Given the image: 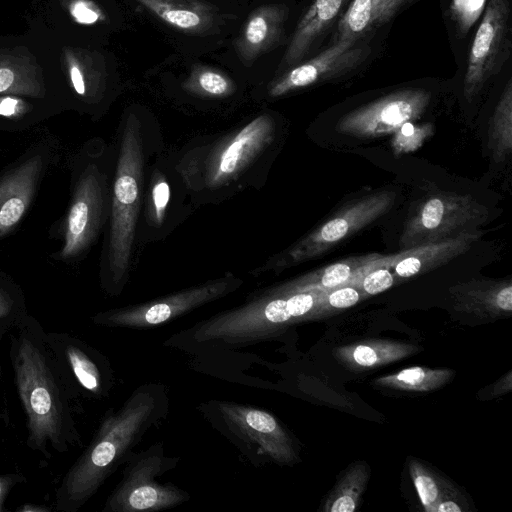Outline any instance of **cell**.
Here are the masks:
<instances>
[{"label": "cell", "instance_id": "cell-1", "mask_svg": "<svg viewBox=\"0 0 512 512\" xmlns=\"http://www.w3.org/2000/svg\"><path fill=\"white\" fill-rule=\"evenodd\" d=\"M46 331L33 316L10 332L9 356L17 395L26 416L27 446L44 457L80 442L74 420L77 399L55 359Z\"/></svg>", "mask_w": 512, "mask_h": 512}, {"label": "cell", "instance_id": "cell-2", "mask_svg": "<svg viewBox=\"0 0 512 512\" xmlns=\"http://www.w3.org/2000/svg\"><path fill=\"white\" fill-rule=\"evenodd\" d=\"M185 57L227 47L249 6L248 0H127Z\"/></svg>", "mask_w": 512, "mask_h": 512}, {"label": "cell", "instance_id": "cell-3", "mask_svg": "<svg viewBox=\"0 0 512 512\" xmlns=\"http://www.w3.org/2000/svg\"><path fill=\"white\" fill-rule=\"evenodd\" d=\"M143 156L141 124L130 114L123 128L117 161L107 247V269L116 283L125 276L132 255L141 205Z\"/></svg>", "mask_w": 512, "mask_h": 512}, {"label": "cell", "instance_id": "cell-4", "mask_svg": "<svg viewBox=\"0 0 512 512\" xmlns=\"http://www.w3.org/2000/svg\"><path fill=\"white\" fill-rule=\"evenodd\" d=\"M488 214V208L470 195L451 192L430 195L407 220L399 245L407 250L478 231Z\"/></svg>", "mask_w": 512, "mask_h": 512}, {"label": "cell", "instance_id": "cell-5", "mask_svg": "<svg viewBox=\"0 0 512 512\" xmlns=\"http://www.w3.org/2000/svg\"><path fill=\"white\" fill-rule=\"evenodd\" d=\"M395 197L392 191H380L349 203L269 264L284 268L322 255L385 214Z\"/></svg>", "mask_w": 512, "mask_h": 512}, {"label": "cell", "instance_id": "cell-6", "mask_svg": "<svg viewBox=\"0 0 512 512\" xmlns=\"http://www.w3.org/2000/svg\"><path fill=\"white\" fill-rule=\"evenodd\" d=\"M510 8L507 0H489L468 55L464 93L474 98L495 76L511 47Z\"/></svg>", "mask_w": 512, "mask_h": 512}, {"label": "cell", "instance_id": "cell-7", "mask_svg": "<svg viewBox=\"0 0 512 512\" xmlns=\"http://www.w3.org/2000/svg\"><path fill=\"white\" fill-rule=\"evenodd\" d=\"M289 17L290 7L281 0H255L249 5L227 45L238 67L252 68L279 46L287 44Z\"/></svg>", "mask_w": 512, "mask_h": 512}, {"label": "cell", "instance_id": "cell-8", "mask_svg": "<svg viewBox=\"0 0 512 512\" xmlns=\"http://www.w3.org/2000/svg\"><path fill=\"white\" fill-rule=\"evenodd\" d=\"M280 293V297L252 303L216 319L207 330L213 336H234L314 317L320 290Z\"/></svg>", "mask_w": 512, "mask_h": 512}, {"label": "cell", "instance_id": "cell-9", "mask_svg": "<svg viewBox=\"0 0 512 512\" xmlns=\"http://www.w3.org/2000/svg\"><path fill=\"white\" fill-rule=\"evenodd\" d=\"M359 39H335L318 55L274 75L267 85L268 96L281 97L356 68L368 56V48Z\"/></svg>", "mask_w": 512, "mask_h": 512}, {"label": "cell", "instance_id": "cell-10", "mask_svg": "<svg viewBox=\"0 0 512 512\" xmlns=\"http://www.w3.org/2000/svg\"><path fill=\"white\" fill-rule=\"evenodd\" d=\"M107 202L104 176L89 166L80 177L65 220L61 258L68 260L85 251L97 236Z\"/></svg>", "mask_w": 512, "mask_h": 512}, {"label": "cell", "instance_id": "cell-11", "mask_svg": "<svg viewBox=\"0 0 512 512\" xmlns=\"http://www.w3.org/2000/svg\"><path fill=\"white\" fill-rule=\"evenodd\" d=\"M421 89L397 91L362 106L340 119L337 128L358 137H376L419 117L430 102Z\"/></svg>", "mask_w": 512, "mask_h": 512}, {"label": "cell", "instance_id": "cell-12", "mask_svg": "<svg viewBox=\"0 0 512 512\" xmlns=\"http://www.w3.org/2000/svg\"><path fill=\"white\" fill-rule=\"evenodd\" d=\"M273 128L272 118L263 114L215 147L206 157L205 182L214 188L236 179L271 142Z\"/></svg>", "mask_w": 512, "mask_h": 512}, {"label": "cell", "instance_id": "cell-13", "mask_svg": "<svg viewBox=\"0 0 512 512\" xmlns=\"http://www.w3.org/2000/svg\"><path fill=\"white\" fill-rule=\"evenodd\" d=\"M45 337L77 398L104 392L103 362L88 344L67 332H46Z\"/></svg>", "mask_w": 512, "mask_h": 512}, {"label": "cell", "instance_id": "cell-14", "mask_svg": "<svg viewBox=\"0 0 512 512\" xmlns=\"http://www.w3.org/2000/svg\"><path fill=\"white\" fill-rule=\"evenodd\" d=\"M230 282L215 281L167 297L163 300L132 309L102 312L94 316L93 322L104 326L155 325L210 301L228 290Z\"/></svg>", "mask_w": 512, "mask_h": 512}, {"label": "cell", "instance_id": "cell-15", "mask_svg": "<svg viewBox=\"0 0 512 512\" xmlns=\"http://www.w3.org/2000/svg\"><path fill=\"white\" fill-rule=\"evenodd\" d=\"M482 231L467 233L452 239L402 250L391 256L374 258L376 265L394 270V277L410 278L444 265L465 253L482 236Z\"/></svg>", "mask_w": 512, "mask_h": 512}, {"label": "cell", "instance_id": "cell-16", "mask_svg": "<svg viewBox=\"0 0 512 512\" xmlns=\"http://www.w3.org/2000/svg\"><path fill=\"white\" fill-rule=\"evenodd\" d=\"M43 169V156L34 154L0 179V238L23 218L35 195Z\"/></svg>", "mask_w": 512, "mask_h": 512}, {"label": "cell", "instance_id": "cell-17", "mask_svg": "<svg viewBox=\"0 0 512 512\" xmlns=\"http://www.w3.org/2000/svg\"><path fill=\"white\" fill-rule=\"evenodd\" d=\"M348 0H314L293 29L275 74L307 59L312 49L332 26Z\"/></svg>", "mask_w": 512, "mask_h": 512}, {"label": "cell", "instance_id": "cell-18", "mask_svg": "<svg viewBox=\"0 0 512 512\" xmlns=\"http://www.w3.org/2000/svg\"><path fill=\"white\" fill-rule=\"evenodd\" d=\"M454 309L483 320H497L512 313V282L471 280L450 289Z\"/></svg>", "mask_w": 512, "mask_h": 512}, {"label": "cell", "instance_id": "cell-19", "mask_svg": "<svg viewBox=\"0 0 512 512\" xmlns=\"http://www.w3.org/2000/svg\"><path fill=\"white\" fill-rule=\"evenodd\" d=\"M420 348L404 341L370 339L334 349L335 358L354 371L376 369L416 354Z\"/></svg>", "mask_w": 512, "mask_h": 512}, {"label": "cell", "instance_id": "cell-20", "mask_svg": "<svg viewBox=\"0 0 512 512\" xmlns=\"http://www.w3.org/2000/svg\"><path fill=\"white\" fill-rule=\"evenodd\" d=\"M409 0H352L338 21L336 39L360 38L387 21Z\"/></svg>", "mask_w": 512, "mask_h": 512}, {"label": "cell", "instance_id": "cell-21", "mask_svg": "<svg viewBox=\"0 0 512 512\" xmlns=\"http://www.w3.org/2000/svg\"><path fill=\"white\" fill-rule=\"evenodd\" d=\"M371 257L372 255H368L366 257L352 258L331 264L287 284L283 288H280V292L324 291L347 285L360 274L363 265Z\"/></svg>", "mask_w": 512, "mask_h": 512}, {"label": "cell", "instance_id": "cell-22", "mask_svg": "<svg viewBox=\"0 0 512 512\" xmlns=\"http://www.w3.org/2000/svg\"><path fill=\"white\" fill-rule=\"evenodd\" d=\"M188 68L181 82V87L188 93L209 98H224L237 90L235 80L216 66L194 61Z\"/></svg>", "mask_w": 512, "mask_h": 512}, {"label": "cell", "instance_id": "cell-23", "mask_svg": "<svg viewBox=\"0 0 512 512\" xmlns=\"http://www.w3.org/2000/svg\"><path fill=\"white\" fill-rule=\"evenodd\" d=\"M454 372L448 368L409 367L396 373L381 376L376 386L410 392H431L446 385Z\"/></svg>", "mask_w": 512, "mask_h": 512}, {"label": "cell", "instance_id": "cell-24", "mask_svg": "<svg viewBox=\"0 0 512 512\" xmlns=\"http://www.w3.org/2000/svg\"><path fill=\"white\" fill-rule=\"evenodd\" d=\"M370 477L369 465L364 461L350 465L334 489L329 493L325 503V512H354L366 489Z\"/></svg>", "mask_w": 512, "mask_h": 512}, {"label": "cell", "instance_id": "cell-25", "mask_svg": "<svg viewBox=\"0 0 512 512\" xmlns=\"http://www.w3.org/2000/svg\"><path fill=\"white\" fill-rule=\"evenodd\" d=\"M489 147L494 160L504 161L512 150V82L509 80L495 107L489 129Z\"/></svg>", "mask_w": 512, "mask_h": 512}, {"label": "cell", "instance_id": "cell-26", "mask_svg": "<svg viewBox=\"0 0 512 512\" xmlns=\"http://www.w3.org/2000/svg\"><path fill=\"white\" fill-rule=\"evenodd\" d=\"M409 474L420 502L427 512H435L439 502L457 496V492L446 481L416 459L409 462Z\"/></svg>", "mask_w": 512, "mask_h": 512}, {"label": "cell", "instance_id": "cell-27", "mask_svg": "<svg viewBox=\"0 0 512 512\" xmlns=\"http://www.w3.org/2000/svg\"><path fill=\"white\" fill-rule=\"evenodd\" d=\"M27 314L22 292L14 284L0 279V345L3 338L10 334Z\"/></svg>", "mask_w": 512, "mask_h": 512}, {"label": "cell", "instance_id": "cell-28", "mask_svg": "<svg viewBox=\"0 0 512 512\" xmlns=\"http://www.w3.org/2000/svg\"><path fill=\"white\" fill-rule=\"evenodd\" d=\"M376 256L372 255L363 265L361 273L347 284L359 289L364 296L384 292L395 282V277L389 268L374 263Z\"/></svg>", "mask_w": 512, "mask_h": 512}, {"label": "cell", "instance_id": "cell-29", "mask_svg": "<svg viewBox=\"0 0 512 512\" xmlns=\"http://www.w3.org/2000/svg\"><path fill=\"white\" fill-rule=\"evenodd\" d=\"M364 295L352 285L320 290L314 317L354 306Z\"/></svg>", "mask_w": 512, "mask_h": 512}, {"label": "cell", "instance_id": "cell-30", "mask_svg": "<svg viewBox=\"0 0 512 512\" xmlns=\"http://www.w3.org/2000/svg\"><path fill=\"white\" fill-rule=\"evenodd\" d=\"M486 0H452L450 13L460 33L466 34L475 24L483 9Z\"/></svg>", "mask_w": 512, "mask_h": 512}, {"label": "cell", "instance_id": "cell-31", "mask_svg": "<svg viewBox=\"0 0 512 512\" xmlns=\"http://www.w3.org/2000/svg\"><path fill=\"white\" fill-rule=\"evenodd\" d=\"M14 92L28 95L39 94V87L18 75L13 68L0 66V93Z\"/></svg>", "mask_w": 512, "mask_h": 512}, {"label": "cell", "instance_id": "cell-32", "mask_svg": "<svg viewBox=\"0 0 512 512\" xmlns=\"http://www.w3.org/2000/svg\"><path fill=\"white\" fill-rule=\"evenodd\" d=\"M159 501L158 491L151 486H141L132 491L129 496V505L136 510L153 507Z\"/></svg>", "mask_w": 512, "mask_h": 512}, {"label": "cell", "instance_id": "cell-33", "mask_svg": "<svg viewBox=\"0 0 512 512\" xmlns=\"http://www.w3.org/2000/svg\"><path fill=\"white\" fill-rule=\"evenodd\" d=\"M152 200L155 216L158 221H162L169 200V186L166 181L160 180L155 183L152 190Z\"/></svg>", "mask_w": 512, "mask_h": 512}, {"label": "cell", "instance_id": "cell-34", "mask_svg": "<svg viewBox=\"0 0 512 512\" xmlns=\"http://www.w3.org/2000/svg\"><path fill=\"white\" fill-rule=\"evenodd\" d=\"M26 481L20 472L0 473V512L5 511L4 504L11 490Z\"/></svg>", "mask_w": 512, "mask_h": 512}, {"label": "cell", "instance_id": "cell-35", "mask_svg": "<svg viewBox=\"0 0 512 512\" xmlns=\"http://www.w3.org/2000/svg\"><path fill=\"white\" fill-rule=\"evenodd\" d=\"M72 13L78 22L85 24L95 23L100 17V13L97 9L81 1L74 5Z\"/></svg>", "mask_w": 512, "mask_h": 512}, {"label": "cell", "instance_id": "cell-36", "mask_svg": "<svg viewBox=\"0 0 512 512\" xmlns=\"http://www.w3.org/2000/svg\"><path fill=\"white\" fill-rule=\"evenodd\" d=\"M70 77H71V81L73 83L75 91L79 95H85L86 86H85V81H84V77H83L81 69L75 65L71 66Z\"/></svg>", "mask_w": 512, "mask_h": 512}, {"label": "cell", "instance_id": "cell-37", "mask_svg": "<svg viewBox=\"0 0 512 512\" xmlns=\"http://www.w3.org/2000/svg\"><path fill=\"white\" fill-rule=\"evenodd\" d=\"M464 507L456 498L444 499L436 507L435 512H462Z\"/></svg>", "mask_w": 512, "mask_h": 512}, {"label": "cell", "instance_id": "cell-38", "mask_svg": "<svg viewBox=\"0 0 512 512\" xmlns=\"http://www.w3.org/2000/svg\"><path fill=\"white\" fill-rule=\"evenodd\" d=\"M511 371L502 377L492 388L491 394L493 397L500 394L509 392L511 390Z\"/></svg>", "mask_w": 512, "mask_h": 512}, {"label": "cell", "instance_id": "cell-39", "mask_svg": "<svg viewBox=\"0 0 512 512\" xmlns=\"http://www.w3.org/2000/svg\"><path fill=\"white\" fill-rule=\"evenodd\" d=\"M46 510H47V508H45V507L36 506V505L31 506L30 504L19 508V511H46Z\"/></svg>", "mask_w": 512, "mask_h": 512}, {"label": "cell", "instance_id": "cell-40", "mask_svg": "<svg viewBox=\"0 0 512 512\" xmlns=\"http://www.w3.org/2000/svg\"><path fill=\"white\" fill-rule=\"evenodd\" d=\"M5 418H6L5 414H3L2 411L0 410V429L2 427V424L6 423Z\"/></svg>", "mask_w": 512, "mask_h": 512}]
</instances>
